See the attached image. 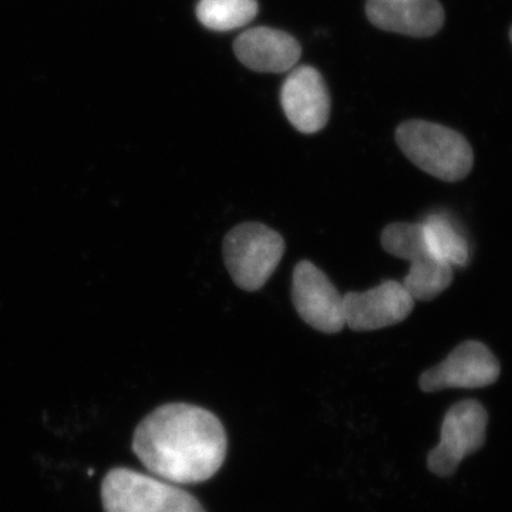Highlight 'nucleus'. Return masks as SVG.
<instances>
[{
	"label": "nucleus",
	"mask_w": 512,
	"mask_h": 512,
	"mask_svg": "<svg viewBox=\"0 0 512 512\" xmlns=\"http://www.w3.org/2000/svg\"><path fill=\"white\" fill-rule=\"evenodd\" d=\"M292 302L303 322L319 332L335 335L346 326L343 295L311 261H302L295 266Z\"/></svg>",
	"instance_id": "obj_8"
},
{
	"label": "nucleus",
	"mask_w": 512,
	"mask_h": 512,
	"mask_svg": "<svg viewBox=\"0 0 512 512\" xmlns=\"http://www.w3.org/2000/svg\"><path fill=\"white\" fill-rule=\"evenodd\" d=\"M510 37H511V42H512V29H511V35H510Z\"/></svg>",
	"instance_id": "obj_15"
},
{
	"label": "nucleus",
	"mask_w": 512,
	"mask_h": 512,
	"mask_svg": "<svg viewBox=\"0 0 512 512\" xmlns=\"http://www.w3.org/2000/svg\"><path fill=\"white\" fill-rule=\"evenodd\" d=\"M366 15L376 28L413 37L436 35L446 19L439 0H367Z\"/></svg>",
	"instance_id": "obj_11"
},
{
	"label": "nucleus",
	"mask_w": 512,
	"mask_h": 512,
	"mask_svg": "<svg viewBox=\"0 0 512 512\" xmlns=\"http://www.w3.org/2000/svg\"><path fill=\"white\" fill-rule=\"evenodd\" d=\"M501 376L500 360L487 345L466 340L450 355L420 376V389L437 393L446 389H484L497 383Z\"/></svg>",
	"instance_id": "obj_7"
},
{
	"label": "nucleus",
	"mask_w": 512,
	"mask_h": 512,
	"mask_svg": "<svg viewBox=\"0 0 512 512\" xmlns=\"http://www.w3.org/2000/svg\"><path fill=\"white\" fill-rule=\"evenodd\" d=\"M281 103L292 126L303 134L318 133L328 124V87L313 67H299L289 74L282 86Z\"/></svg>",
	"instance_id": "obj_10"
},
{
	"label": "nucleus",
	"mask_w": 512,
	"mask_h": 512,
	"mask_svg": "<svg viewBox=\"0 0 512 512\" xmlns=\"http://www.w3.org/2000/svg\"><path fill=\"white\" fill-rule=\"evenodd\" d=\"M284 254L282 235L261 222L237 225L222 244V255L232 281L247 292L259 291L269 281Z\"/></svg>",
	"instance_id": "obj_4"
},
{
	"label": "nucleus",
	"mask_w": 512,
	"mask_h": 512,
	"mask_svg": "<svg viewBox=\"0 0 512 512\" xmlns=\"http://www.w3.org/2000/svg\"><path fill=\"white\" fill-rule=\"evenodd\" d=\"M413 296L403 284L384 281L365 292L343 295L345 325L355 332H370L402 323L414 309Z\"/></svg>",
	"instance_id": "obj_9"
},
{
	"label": "nucleus",
	"mask_w": 512,
	"mask_h": 512,
	"mask_svg": "<svg viewBox=\"0 0 512 512\" xmlns=\"http://www.w3.org/2000/svg\"><path fill=\"white\" fill-rule=\"evenodd\" d=\"M258 13L256 0H201L197 16L205 28L225 32L241 28Z\"/></svg>",
	"instance_id": "obj_14"
},
{
	"label": "nucleus",
	"mask_w": 512,
	"mask_h": 512,
	"mask_svg": "<svg viewBox=\"0 0 512 512\" xmlns=\"http://www.w3.org/2000/svg\"><path fill=\"white\" fill-rule=\"evenodd\" d=\"M433 254L446 264L463 268L470 261V247L463 232L444 214H430L420 222Z\"/></svg>",
	"instance_id": "obj_13"
},
{
	"label": "nucleus",
	"mask_w": 512,
	"mask_h": 512,
	"mask_svg": "<svg viewBox=\"0 0 512 512\" xmlns=\"http://www.w3.org/2000/svg\"><path fill=\"white\" fill-rule=\"evenodd\" d=\"M380 239L387 254L410 262L403 286L414 301H434L453 284V266L433 254L420 222H394L383 229Z\"/></svg>",
	"instance_id": "obj_5"
},
{
	"label": "nucleus",
	"mask_w": 512,
	"mask_h": 512,
	"mask_svg": "<svg viewBox=\"0 0 512 512\" xmlns=\"http://www.w3.org/2000/svg\"><path fill=\"white\" fill-rule=\"evenodd\" d=\"M239 62L261 73H284L301 57V46L288 33L255 28L242 33L234 43Z\"/></svg>",
	"instance_id": "obj_12"
},
{
	"label": "nucleus",
	"mask_w": 512,
	"mask_h": 512,
	"mask_svg": "<svg viewBox=\"0 0 512 512\" xmlns=\"http://www.w3.org/2000/svg\"><path fill=\"white\" fill-rule=\"evenodd\" d=\"M101 501L104 512H205L200 501L178 485L127 467L106 474Z\"/></svg>",
	"instance_id": "obj_3"
},
{
	"label": "nucleus",
	"mask_w": 512,
	"mask_h": 512,
	"mask_svg": "<svg viewBox=\"0 0 512 512\" xmlns=\"http://www.w3.org/2000/svg\"><path fill=\"white\" fill-rule=\"evenodd\" d=\"M488 412L483 403L467 399L451 406L441 423L440 443L427 456V467L434 476L451 477L461 461L484 447L487 440Z\"/></svg>",
	"instance_id": "obj_6"
},
{
	"label": "nucleus",
	"mask_w": 512,
	"mask_h": 512,
	"mask_svg": "<svg viewBox=\"0 0 512 512\" xmlns=\"http://www.w3.org/2000/svg\"><path fill=\"white\" fill-rule=\"evenodd\" d=\"M396 141L416 167L446 183L464 180L473 170V148L453 128L410 120L397 128Z\"/></svg>",
	"instance_id": "obj_2"
},
{
	"label": "nucleus",
	"mask_w": 512,
	"mask_h": 512,
	"mask_svg": "<svg viewBox=\"0 0 512 512\" xmlns=\"http://www.w3.org/2000/svg\"><path fill=\"white\" fill-rule=\"evenodd\" d=\"M131 447L151 476L190 485L204 483L220 471L228 440L215 414L192 404L170 403L144 417Z\"/></svg>",
	"instance_id": "obj_1"
}]
</instances>
